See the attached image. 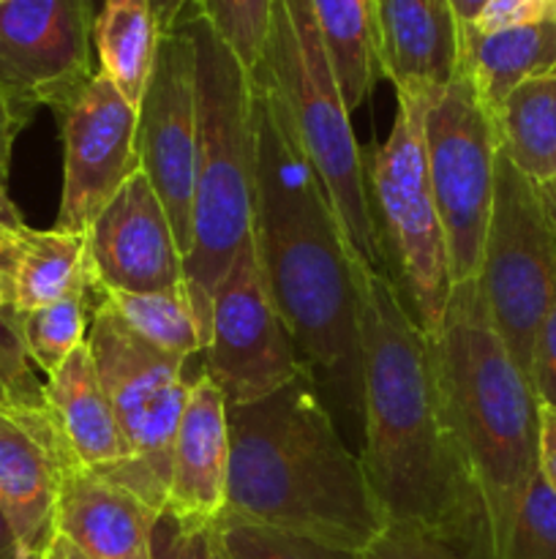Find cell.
I'll list each match as a JSON object with an SVG mask.
<instances>
[{
    "mask_svg": "<svg viewBox=\"0 0 556 559\" xmlns=\"http://www.w3.org/2000/svg\"><path fill=\"white\" fill-rule=\"evenodd\" d=\"M360 306V464L385 524L414 527L469 559H491L488 524L442 396L431 336L396 284L352 265Z\"/></svg>",
    "mask_w": 556,
    "mask_h": 559,
    "instance_id": "cell-1",
    "label": "cell"
},
{
    "mask_svg": "<svg viewBox=\"0 0 556 559\" xmlns=\"http://www.w3.org/2000/svg\"><path fill=\"white\" fill-rule=\"evenodd\" d=\"M254 80V238L267 289L319 393L363 415L360 306L352 254L325 186L300 151L287 112Z\"/></svg>",
    "mask_w": 556,
    "mask_h": 559,
    "instance_id": "cell-2",
    "label": "cell"
},
{
    "mask_svg": "<svg viewBox=\"0 0 556 559\" xmlns=\"http://www.w3.org/2000/svg\"><path fill=\"white\" fill-rule=\"evenodd\" d=\"M227 413L229 484L221 516L354 555L379 538L387 524L363 464L338 435L309 371Z\"/></svg>",
    "mask_w": 556,
    "mask_h": 559,
    "instance_id": "cell-3",
    "label": "cell"
},
{
    "mask_svg": "<svg viewBox=\"0 0 556 559\" xmlns=\"http://www.w3.org/2000/svg\"><path fill=\"white\" fill-rule=\"evenodd\" d=\"M431 344L447 415L483 502L491 559H501L537 475L540 402L494 331L478 278L452 287Z\"/></svg>",
    "mask_w": 556,
    "mask_h": 559,
    "instance_id": "cell-4",
    "label": "cell"
},
{
    "mask_svg": "<svg viewBox=\"0 0 556 559\" xmlns=\"http://www.w3.org/2000/svg\"><path fill=\"white\" fill-rule=\"evenodd\" d=\"M180 25L194 38L200 107L191 251L183 260V276L207 347L213 293L254 229V80L207 20L191 14Z\"/></svg>",
    "mask_w": 556,
    "mask_h": 559,
    "instance_id": "cell-5",
    "label": "cell"
},
{
    "mask_svg": "<svg viewBox=\"0 0 556 559\" xmlns=\"http://www.w3.org/2000/svg\"><path fill=\"white\" fill-rule=\"evenodd\" d=\"M251 74L281 102L300 151L325 186L354 265L382 271L365 191V158L309 0H276L265 52Z\"/></svg>",
    "mask_w": 556,
    "mask_h": 559,
    "instance_id": "cell-6",
    "label": "cell"
},
{
    "mask_svg": "<svg viewBox=\"0 0 556 559\" xmlns=\"http://www.w3.org/2000/svg\"><path fill=\"white\" fill-rule=\"evenodd\" d=\"M425 107L423 98L398 96L390 136L363 158L382 271L396 284L414 322L434 336L452 295V276L425 164Z\"/></svg>",
    "mask_w": 556,
    "mask_h": 559,
    "instance_id": "cell-7",
    "label": "cell"
},
{
    "mask_svg": "<svg viewBox=\"0 0 556 559\" xmlns=\"http://www.w3.org/2000/svg\"><path fill=\"white\" fill-rule=\"evenodd\" d=\"M87 347L123 440V467L112 484L125 486L161 513L174 431L194 385L185 380L189 360L142 342L101 298L93 306Z\"/></svg>",
    "mask_w": 556,
    "mask_h": 559,
    "instance_id": "cell-8",
    "label": "cell"
},
{
    "mask_svg": "<svg viewBox=\"0 0 556 559\" xmlns=\"http://www.w3.org/2000/svg\"><path fill=\"white\" fill-rule=\"evenodd\" d=\"M478 284L494 331L529 380L534 336L556 304V235L537 183L501 151Z\"/></svg>",
    "mask_w": 556,
    "mask_h": 559,
    "instance_id": "cell-9",
    "label": "cell"
},
{
    "mask_svg": "<svg viewBox=\"0 0 556 559\" xmlns=\"http://www.w3.org/2000/svg\"><path fill=\"white\" fill-rule=\"evenodd\" d=\"M423 140L456 287L480 273L499 156L494 115L463 69L425 107Z\"/></svg>",
    "mask_w": 556,
    "mask_h": 559,
    "instance_id": "cell-10",
    "label": "cell"
},
{
    "mask_svg": "<svg viewBox=\"0 0 556 559\" xmlns=\"http://www.w3.org/2000/svg\"><path fill=\"white\" fill-rule=\"evenodd\" d=\"M205 374L227 407L259 402L305 371L259 267L254 238L238 251L213 293Z\"/></svg>",
    "mask_w": 556,
    "mask_h": 559,
    "instance_id": "cell-11",
    "label": "cell"
},
{
    "mask_svg": "<svg viewBox=\"0 0 556 559\" xmlns=\"http://www.w3.org/2000/svg\"><path fill=\"white\" fill-rule=\"evenodd\" d=\"M140 169L167 211L183 260L191 251L200 107H196V49L189 27L178 25L158 41L156 66L136 107Z\"/></svg>",
    "mask_w": 556,
    "mask_h": 559,
    "instance_id": "cell-12",
    "label": "cell"
},
{
    "mask_svg": "<svg viewBox=\"0 0 556 559\" xmlns=\"http://www.w3.org/2000/svg\"><path fill=\"white\" fill-rule=\"evenodd\" d=\"M93 0L0 3V91L33 118L63 112L90 82Z\"/></svg>",
    "mask_w": 556,
    "mask_h": 559,
    "instance_id": "cell-13",
    "label": "cell"
},
{
    "mask_svg": "<svg viewBox=\"0 0 556 559\" xmlns=\"http://www.w3.org/2000/svg\"><path fill=\"white\" fill-rule=\"evenodd\" d=\"M63 123V197L55 227L87 235L93 222L140 169L136 107L98 71L58 115Z\"/></svg>",
    "mask_w": 556,
    "mask_h": 559,
    "instance_id": "cell-14",
    "label": "cell"
},
{
    "mask_svg": "<svg viewBox=\"0 0 556 559\" xmlns=\"http://www.w3.org/2000/svg\"><path fill=\"white\" fill-rule=\"evenodd\" d=\"M93 293H156L185 282L183 251L150 180L136 169L87 233Z\"/></svg>",
    "mask_w": 556,
    "mask_h": 559,
    "instance_id": "cell-15",
    "label": "cell"
},
{
    "mask_svg": "<svg viewBox=\"0 0 556 559\" xmlns=\"http://www.w3.org/2000/svg\"><path fill=\"white\" fill-rule=\"evenodd\" d=\"M69 456L47 407L0 404V513L25 559H36L52 540Z\"/></svg>",
    "mask_w": 556,
    "mask_h": 559,
    "instance_id": "cell-16",
    "label": "cell"
},
{
    "mask_svg": "<svg viewBox=\"0 0 556 559\" xmlns=\"http://www.w3.org/2000/svg\"><path fill=\"white\" fill-rule=\"evenodd\" d=\"M385 80L431 102L461 69V22L450 0H376Z\"/></svg>",
    "mask_w": 556,
    "mask_h": 559,
    "instance_id": "cell-17",
    "label": "cell"
},
{
    "mask_svg": "<svg viewBox=\"0 0 556 559\" xmlns=\"http://www.w3.org/2000/svg\"><path fill=\"white\" fill-rule=\"evenodd\" d=\"M227 399L202 371L180 415L169 462L164 511L183 519H218L227 508L229 413Z\"/></svg>",
    "mask_w": 556,
    "mask_h": 559,
    "instance_id": "cell-18",
    "label": "cell"
},
{
    "mask_svg": "<svg viewBox=\"0 0 556 559\" xmlns=\"http://www.w3.org/2000/svg\"><path fill=\"white\" fill-rule=\"evenodd\" d=\"M158 511L125 486L101 478L69 456L58 497L55 533L65 535L90 559H150Z\"/></svg>",
    "mask_w": 556,
    "mask_h": 559,
    "instance_id": "cell-19",
    "label": "cell"
},
{
    "mask_svg": "<svg viewBox=\"0 0 556 559\" xmlns=\"http://www.w3.org/2000/svg\"><path fill=\"white\" fill-rule=\"evenodd\" d=\"M44 402L71 456L101 478L114 480L123 467V440L87 342L76 347L52 377H47Z\"/></svg>",
    "mask_w": 556,
    "mask_h": 559,
    "instance_id": "cell-20",
    "label": "cell"
},
{
    "mask_svg": "<svg viewBox=\"0 0 556 559\" xmlns=\"http://www.w3.org/2000/svg\"><path fill=\"white\" fill-rule=\"evenodd\" d=\"M461 69L491 115L518 85L556 76V22L480 33L461 25Z\"/></svg>",
    "mask_w": 556,
    "mask_h": 559,
    "instance_id": "cell-21",
    "label": "cell"
},
{
    "mask_svg": "<svg viewBox=\"0 0 556 559\" xmlns=\"http://www.w3.org/2000/svg\"><path fill=\"white\" fill-rule=\"evenodd\" d=\"M9 284L20 317L69 295L93 293L87 235L58 227L20 229L9 246Z\"/></svg>",
    "mask_w": 556,
    "mask_h": 559,
    "instance_id": "cell-22",
    "label": "cell"
},
{
    "mask_svg": "<svg viewBox=\"0 0 556 559\" xmlns=\"http://www.w3.org/2000/svg\"><path fill=\"white\" fill-rule=\"evenodd\" d=\"M349 115L385 80L376 0H309Z\"/></svg>",
    "mask_w": 556,
    "mask_h": 559,
    "instance_id": "cell-23",
    "label": "cell"
},
{
    "mask_svg": "<svg viewBox=\"0 0 556 559\" xmlns=\"http://www.w3.org/2000/svg\"><path fill=\"white\" fill-rule=\"evenodd\" d=\"M156 14L150 0H104L93 20V44L101 74L120 91V96L140 107L147 80L158 55Z\"/></svg>",
    "mask_w": 556,
    "mask_h": 559,
    "instance_id": "cell-24",
    "label": "cell"
},
{
    "mask_svg": "<svg viewBox=\"0 0 556 559\" xmlns=\"http://www.w3.org/2000/svg\"><path fill=\"white\" fill-rule=\"evenodd\" d=\"M499 151L534 183L556 180V76L518 85L494 115Z\"/></svg>",
    "mask_w": 556,
    "mask_h": 559,
    "instance_id": "cell-25",
    "label": "cell"
},
{
    "mask_svg": "<svg viewBox=\"0 0 556 559\" xmlns=\"http://www.w3.org/2000/svg\"><path fill=\"white\" fill-rule=\"evenodd\" d=\"M96 298H101L129 331L161 353L183 360L205 353V338L185 282L156 293H98Z\"/></svg>",
    "mask_w": 556,
    "mask_h": 559,
    "instance_id": "cell-26",
    "label": "cell"
},
{
    "mask_svg": "<svg viewBox=\"0 0 556 559\" xmlns=\"http://www.w3.org/2000/svg\"><path fill=\"white\" fill-rule=\"evenodd\" d=\"M96 295L76 293L20 317V336L36 369L52 377L76 347L87 342Z\"/></svg>",
    "mask_w": 556,
    "mask_h": 559,
    "instance_id": "cell-27",
    "label": "cell"
},
{
    "mask_svg": "<svg viewBox=\"0 0 556 559\" xmlns=\"http://www.w3.org/2000/svg\"><path fill=\"white\" fill-rule=\"evenodd\" d=\"M273 3L276 0H196V14L207 20L251 74L265 52Z\"/></svg>",
    "mask_w": 556,
    "mask_h": 559,
    "instance_id": "cell-28",
    "label": "cell"
},
{
    "mask_svg": "<svg viewBox=\"0 0 556 559\" xmlns=\"http://www.w3.org/2000/svg\"><path fill=\"white\" fill-rule=\"evenodd\" d=\"M218 527H221L229 559H363V555H354V551L333 549L319 540L265 527V524L218 516Z\"/></svg>",
    "mask_w": 556,
    "mask_h": 559,
    "instance_id": "cell-29",
    "label": "cell"
},
{
    "mask_svg": "<svg viewBox=\"0 0 556 559\" xmlns=\"http://www.w3.org/2000/svg\"><path fill=\"white\" fill-rule=\"evenodd\" d=\"M501 559H556V491L534 475Z\"/></svg>",
    "mask_w": 556,
    "mask_h": 559,
    "instance_id": "cell-30",
    "label": "cell"
},
{
    "mask_svg": "<svg viewBox=\"0 0 556 559\" xmlns=\"http://www.w3.org/2000/svg\"><path fill=\"white\" fill-rule=\"evenodd\" d=\"M150 559H229L218 519H183L161 511L153 522Z\"/></svg>",
    "mask_w": 556,
    "mask_h": 559,
    "instance_id": "cell-31",
    "label": "cell"
},
{
    "mask_svg": "<svg viewBox=\"0 0 556 559\" xmlns=\"http://www.w3.org/2000/svg\"><path fill=\"white\" fill-rule=\"evenodd\" d=\"M31 366V358L22 347L20 325L0 328V404L47 407L44 385Z\"/></svg>",
    "mask_w": 556,
    "mask_h": 559,
    "instance_id": "cell-32",
    "label": "cell"
},
{
    "mask_svg": "<svg viewBox=\"0 0 556 559\" xmlns=\"http://www.w3.org/2000/svg\"><path fill=\"white\" fill-rule=\"evenodd\" d=\"M363 559H469L452 546L431 538L414 527L390 524L382 530L379 538L363 551Z\"/></svg>",
    "mask_w": 556,
    "mask_h": 559,
    "instance_id": "cell-33",
    "label": "cell"
},
{
    "mask_svg": "<svg viewBox=\"0 0 556 559\" xmlns=\"http://www.w3.org/2000/svg\"><path fill=\"white\" fill-rule=\"evenodd\" d=\"M540 22H556V0H488L472 27L480 33H494Z\"/></svg>",
    "mask_w": 556,
    "mask_h": 559,
    "instance_id": "cell-34",
    "label": "cell"
},
{
    "mask_svg": "<svg viewBox=\"0 0 556 559\" xmlns=\"http://www.w3.org/2000/svg\"><path fill=\"white\" fill-rule=\"evenodd\" d=\"M529 382H532V391L540 404L556 407V304L551 306L545 320L540 322L537 336H534Z\"/></svg>",
    "mask_w": 556,
    "mask_h": 559,
    "instance_id": "cell-35",
    "label": "cell"
},
{
    "mask_svg": "<svg viewBox=\"0 0 556 559\" xmlns=\"http://www.w3.org/2000/svg\"><path fill=\"white\" fill-rule=\"evenodd\" d=\"M31 115L16 107L3 91H0V191H5V178H9L11 147H14L16 134L27 126Z\"/></svg>",
    "mask_w": 556,
    "mask_h": 559,
    "instance_id": "cell-36",
    "label": "cell"
},
{
    "mask_svg": "<svg viewBox=\"0 0 556 559\" xmlns=\"http://www.w3.org/2000/svg\"><path fill=\"white\" fill-rule=\"evenodd\" d=\"M537 473L556 491V407L540 404Z\"/></svg>",
    "mask_w": 556,
    "mask_h": 559,
    "instance_id": "cell-37",
    "label": "cell"
},
{
    "mask_svg": "<svg viewBox=\"0 0 556 559\" xmlns=\"http://www.w3.org/2000/svg\"><path fill=\"white\" fill-rule=\"evenodd\" d=\"M153 14H156L158 31L169 33L185 20V16L196 14V0H150Z\"/></svg>",
    "mask_w": 556,
    "mask_h": 559,
    "instance_id": "cell-38",
    "label": "cell"
},
{
    "mask_svg": "<svg viewBox=\"0 0 556 559\" xmlns=\"http://www.w3.org/2000/svg\"><path fill=\"white\" fill-rule=\"evenodd\" d=\"M14 240V238H11ZM11 246V243H9ZM9 246L0 249V328L20 325V314L11 306V284H9Z\"/></svg>",
    "mask_w": 556,
    "mask_h": 559,
    "instance_id": "cell-39",
    "label": "cell"
},
{
    "mask_svg": "<svg viewBox=\"0 0 556 559\" xmlns=\"http://www.w3.org/2000/svg\"><path fill=\"white\" fill-rule=\"evenodd\" d=\"M25 227L27 224L22 222L20 211L14 207V202L9 200V194H5V191H0V240L14 238V235Z\"/></svg>",
    "mask_w": 556,
    "mask_h": 559,
    "instance_id": "cell-40",
    "label": "cell"
},
{
    "mask_svg": "<svg viewBox=\"0 0 556 559\" xmlns=\"http://www.w3.org/2000/svg\"><path fill=\"white\" fill-rule=\"evenodd\" d=\"M38 559H90V557H87L85 551L80 549V546L71 544V540L65 538V535L55 533L52 540H49V544H47V549H44L41 555H38Z\"/></svg>",
    "mask_w": 556,
    "mask_h": 559,
    "instance_id": "cell-41",
    "label": "cell"
},
{
    "mask_svg": "<svg viewBox=\"0 0 556 559\" xmlns=\"http://www.w3.org/2000/svg\"><path fill=\"white\" fill-rule=\"evenodd\" d=\"M450 5H452V11H456V16L461 25H472V22L483 14V9L488 5V0H450Z\"/></svg>",
    "mask_w": 556,
    "mask_h": 559,
    "instance_id": "cell-42",
    "label": "cell"
},
{
    "mask_svg": "<svg viewBox=\"0 0 556 559\" xmlns=\"http://www.w3.org/2000/svg\"><path fill=\"white\" fill-rule=\"evenodd\" d=\"M0 559H25L22 557L20 546H16V538L14 533H11L9 522L3 519V513H0Z\"/></svg>",
    "mask_w": 556,
    "mask_h": 559,
    "instance_id": "cell-43",
    "label": "cell"
},
{
    "mask_svg": "<svg viewBox=\"0 0 556 559\" xmlns=\"http://www.w3.org/2000/svg\"><path fill=\"white\" fill-rule=\"evenodd\" d=\"M537 189H540V200H543V207H545V216H548L551 229H554L556 235V180H551V183H537Z\"/></svg>",
    "mask_w": 556,
    "mask_h": 559,
    "instance_id": "cell-44",
    "label": "cell"
},
{
    "mask_svg": "<svg viewBox=\"0 0 556 559\" xmlns=\"http://www.w3.org/2000/svg\"><path fill=\"white\" fill-rule=\"evenodd\" d=\"M11 243V238L9 240H0V249H3V246H9Z\"/></svg>",
    "mask_w": 556,
    "mask_h": 559,
    "instance_id": "cell-45",
    "label": "cell"
},
{
    "mask_svg": "<svg viewBox=\"0 0 556 559\" xmlns=\"http://www.w3.org/2000/svg\"><path fill=\"white\" fill-rule=\"evenodd\" d=\"M0 3H5V0H0Z\"/></svg>",
    "mask_w": 556,
    "mask_h": 559,
    "instance_id": "cell-46",
    "label": "cell"
},
{
    "mask_svg": "<svg viewBox=\"0 0 556 559\" xmlns=\"http://www.w3.org/2000/svg\"><path fill=\"white\" fill-rule=\"evenodd\" d=\"M36 559H38V557H36Z\"/></svg>",
    "mask_w": 556,
    "mask_h": 559,
    "instance_id": "cell-47",
    "label": "cell"
}]
</instances>
